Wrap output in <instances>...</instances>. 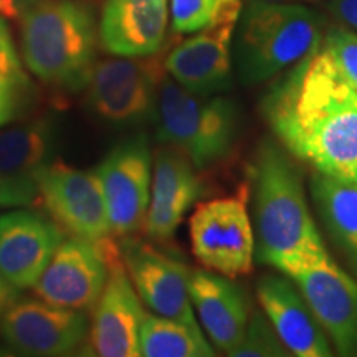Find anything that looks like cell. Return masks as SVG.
<instances>
[{"instance_id": "6da1fadb", "label": "cell", "mask_w": 357, "mask_h": 357, "mask_svg": "<svg viewBox=\"0 0 357 357\" xmlns=\"http://www.w3.org/2000/svg\"><path fill=\"white\" fill-rule=\"evenodd\" d=\"M263 114L298 160L357 184V91L321 43L280 75L263 98Z\"/></svg>"}, {"instance_id": "7a4b0ae2", "label": "cell", "mask_w": 357, "mask_h": 357, "mask_svg": "<svg viewBox=\"0 0 357 357\" xmlns=\"http://www.w3.org/2000/svg\"><path fill=\"white\" fill-rule=\"evenodd\" d=\"M257 258L287 275L329 255L306 202L300 172L273 144H263L252 167Z\"/></svg>"}, {"instance_id": "3957f363", "label": "cell", "mask_w": 357, "mask_h": 357, "mask_svg": "<svg viewBox=\"0 0 357 357\" xmlns=\"http://www.w3.org/2000/svg\"><path fill=\"white\" fill-rule=\"evenodd\" d=\"M100 22L84 0H42L22 13V55L48 86L66 93L86 88L98 63Z\"/></svg>"}, {"instance_id": "277c9868", "label": "cell", "mask_w": 357, "mask_h": 357, "mask_svg": "<svg viewBox=\"0 0 357 357\" xmlns=\"http://www.w3.org/2000/svg\"><path fill=\"white\" fill-rule=\"evenodd\" d=\"M324 17L294 2L245 0L234 33V70L243 86L271 82L319 47Z\"/></svg>"}, {"instance_id": "5b68a950", "label": "cell", "mask_w": 357, "mask_h": 357, "mask_svg": "<svg viewBox=\"0 0 357 357\" xmlns=\"http://www.w3.org/2000/svg\"><path fill=\"white\" fill-rule=\"evenodd\" d=\"M158 141L181 151L197 171H208L234 153L240 108L231 98L187 91L166 73L159 86Z\"/></svg>"}, {"instance_id": "8992f818", "label": "cell", "mask_w": 357, "mask_h": 357, "mask_svg": "<svg viewBox=\"0 0 357 357\" xmlns=\"http://www.w3.org/2000/svg\"><path fill=\"white\" fill-rule=\"evenodd\" d=\"M155 55H114L98 61L86 84V106L96 121L114 129L154 121L159 86L166 75L164 60Z\"/></svg>"}, {"instance_id": "52a82bcc", "label": "cell", "mask_w": 357, "mask_h": 357, "mask_svg": "<svg viewBox=\"0 0 357 357\" xmlns=\"http://www.w3.org/2000/svg\"><path fill=\"white\" fill-rule=\"evenodd\" d=\"M250 187L199 204L189 220L190 248L207 270L229 278L248 275L255 257V231L248 212Z\"/></svg>"}, {"instance_id": "ba28073f", "label": "cell", "mask_w": 357, "mask_h": 357, "mask_svg": "<svg viewBox=\"0 0 357 357\" xmlns=\"http://www.w3.org/2000/svg\"><path fill=\"white\" fill-rule=\"evenodd\" d=\"M95 171L105 194L111 235L124 238L144 229L153 181V153L144 134L118 142Z\"/></svg>"}, {"instance_id": "9c48e42d", "label": "cell", "mask_w": 357, "mask_h": 357, "mask_svg": "<svg viewBox=\"0 0 357 357\" xmlns=\"http://www.w3.org/2000/svg\"><path fill=\"white\" fill-rule=\"evenodd\" d=\"M287 276L300 289L337 354L357 356V281L331 255L303 263Z\"/></svg>"}, {"instance_id": "30bf717a", "label": "cell", "mask_w": 357, "mask_h": 357, "mask_svg": "<svg viewBox=\"0 0 357 357\" xmlns=\"http://www.w3.org/2000/svg\"><path fill=\"white\" fill-rule=\"evenodd\" d=\"M37 184L40 200L63 231L89 242L109 238L108 208L96 171L53 162Z\"/></svg>"}, {"instance_id": "8fae6325", "label": "cell", "mask_w": 357, "mask_h": 357, "mask_svg": "<svg viewBox=\"0 0 357 357\" xmlns=\"http://www.w3.org/2000/svg\"><path fill=\"white\" fill-rule=\"evenodd\" d=\"M108 260V280L95 305L89 346L101 357H137L141 323L146 311L119 255L109 238L101 240Z\"/></svg>"}, {"instance_id": "7c38bea8", "label": "cell", "mask_w": 357, "mask_h": 357, "mask_svg": "<svg viewBox=\"0 0 357 357\" xmlns=\"http://www.w3.org/2000/svg\"><path fill=\"white\" fill-rule=\"evenodd\" d=\"M86 334L88 318L83 311L43 300H17L0 321L3 342L24 356H70Z\"/></svg>"}, {"instance_id": "4fadbf2b", "label": "cell", "mask_w": 357, "mask_h": 357, "mask_svg": "<svg viewBox=\"0 0 357 357\" xmlns=\"http://www.w3.org/2000/svg\"><path fill=\"white\" fill-rule=\"evenodd\" d=\"M119 255L141 301L154 314L200 328L189 296L190 270L154 245L124 236Z\"/></svg>"}, {"instance_id": "5bb4252c", "label": "cell", "mask_w": 357, "mask_h": 357, "mask_svg": "<svg viewBox=\"0 0 357 357\" xmlns=\"http://www.w3.org/2000/svg\"><path fill=\"white\" fill-rule=\"evenodd\" d=\"M106 280L108 260L101 242L70 236L58 245L33 291L52 305L89 310L100 300Z\"/></svg>"}, {"instance_id": "9a60e30c", "label": "cell", "mask_w": 357, "mask_h": 357, "mask_svg": "<svg viewBox=\"0 0 357 357\" xmlns=\"http://www.w3.org/2000/svg\"><path fill=\"white\" fill-rule=\"evenodd\" d=\"M236 20L225 19L192 33L167 53L164 70L187 91L200 96L222 95L234 82V33Z\"/></svg>"}, {"instance_id": "2e32d148", "label": "cell", "mask_w": 357, "mask_h": 357, "mask_svg": "<svg viewBox=\"0 0 357 357\" xmlns=\"http://www.w3.org/2000/svg\"><path fill=\"white\" fill-rule=\"evenodd\" d=\"M63 229L33 211L0 215V273L17 289L33 288L58 245Z\"/></svg>"}, {"instance_id": "e0dca14e", "label": "cell", "mask_w": 357, "mask_h": 357, "mask_svg": "<svg viewBox=\"0 0 357 357\" xmlns=\"http://www.w3.org/2000/svg\"><path fill=\"white\" fill-rule=\"evenodd\" d=\"M199 171L181 151L160 144L153 159L151 200L144 230L149 238L164 242L176 234L187 212L202 194Z\"/></svg>"}, {"instance_id": "ac0fdd59", "label": "cell", "mask_w": 357, "mask_h": 357, "mask_svg": "<svg viewBox=\"0 0 357 357\" xmlns=\"http://www.w3.org/2000/svg\"><path fill=\"white\" fill-rule=\"evenodd\" d=\"M169 0H105L100 45L109 55L151 56L166 42Z\"/></svg>"}, {"instance_id": "d6986e66", "label": "cell", "mask_w": 357, "mask_h": 357, "mask_svg": "<svg viewBox=\"0 0 357 357\" xmlns=\"http://www.w3.org/2000/svg\"><path fill=\"white\" fill-rule=\"evenodd\" d=\"M257 300L287 349L296 357H329L328 336L296 284L266 275L257 284Z\"/></svg>"}, {"instance_id": "ffe728a7", "label": "cell", "mask_w": 357, "mask_h": 357, "mask_svg": "<svg viewBox=\"0 0 357 357\" xmlns=\"http://www.w3.org/2000/svg\"><path fill=\"white\" fill-rule=\"evenodd\" d=\"M189 296L207 337L229 354L243 339L250 318L242 289L229 276L195 270L189 276Z\"/></svg>"}, {"instance_id": "44dd1931", "label": "cell", "mask_w": 357, "mask_h": 357, "mask_svg": "<svg viewBox=\"0 0 357 357\" xmlns=\"http://www.w3.org/2000/svg\"><path fill=\"white\" fill-rule=\"evenodd\" d=\"M58 132L50 118H35L0 129V172L37 182L40 174L53 164Z\"/></svg>"}, {"instance_id": "7402d4cb", "label": "cell", "mask_w": 357, "mask_h": 357, "mask_svg": "<svg viewBox=\"0 0 357 357\" xmlns=\"http://www.w3.org/2000/svg\"><path fill=\"white\" fill-rule=\"evenodd\" d=\"M311 194L326 230L357 273V184L314 172Z\"/></svg>"}, {"instance_id": "603a6c76", "label": "cell", "mask_w": 357, "mask_h": 357, "mask_svg": "<svg viewBox=\"0 0 357 357\" xmlns=\"http://www.w3.org/2000/svg\"><path fill=\"white\" fill-rule=\"evenodd\" d=\"M139 351L144 357H212L215 351L202 329L146 312L141 323Z\"/></svg>"}, {"instance_id": "cb8c5ba5", "label": "cell", "mask_w": 357, "mask_h": 357, "mask_svg": "<svg viewBox=\"0 0 357 357\" xmlns=\"http://www.w3.org/2000/svg\"><path fill=\"white\" fill-rule=\"evenodd\" d=\"M242 0H169V19L176 35H192L225 19H238Z\"/></svg>"}, {"instance_id": "d4e9b609", "label": "cell", "mask_w": 357, "mask_h": 357, "mask_svg": "<svg viewBox=\"0 0 357 357\" xmlns=\"http://www.w3.org/2000/svg\"><path fill=\"white\" fill-rule=\"evenodd\" d=\"M230 357H289L287 349L275 328L265 316V312L255 311L248 318L245 336L238 346L229 354Z\"/></svg>"}, {"instance_id": "484cf974", "label": "cell", "mask_w": 357, "mask_h": 357, "mask_svg": "<svg viewBox=\"0 0 357 357\" xmlns=\"http://www.w3.org/2000/svg\"><path fill=\"white\" fill-rule=\"evenodd\" d=\"M321 47L333 56L337 68L357 91V32L339 24L326 26Z\"/></svg>"}, {"instance_id": "4316f807", "label": "cell", "mask_w": 357, "mask_h": 357, "mask_svg": "<svg viewBox=\"0 0 357 357\" xmlns=\"http://www.w3.org/2000/svg\"><path fill=\"white\" fill-rule=\"evenodd\" d=\"M29 79L20 73H0V129L24 114L26 101Z\"/></svg>"}, {"instance_id": "83f0119b", "label": "cell", "mask_w": 357, "mask_h": 357, "mask_svg": "<svg viewBox=\"0 0 357 357\" xmlns=\"http://www.w3.org/2000/svg\"><path fill=\"white\" fill-rule=\"evenodd\" d=\"M38 197V184L0 172V208L32 207Z\"/></svg>"}, {"instance_id": "f1b7e54d", "label": "cell", "mask_w": 357, "mask_h": 357, "mask_svg": "<svg viewBox=\"0 0 357 357\" xmlns=\"http://www.w3.org/2000/svg\"><path fill=\"white\" fill-rule=\"evenodd\" d=\"M22 65L13 45L10 29L3 15H0V73H20Z\"/></svg>"}, {"instance_id": "f546056e", "label": "cell", "mask_w": 357, "mask_h": 357, "mask_svg": "<svg viewBox=\"0 0 357 357\" xmlns=\"http://www.w3.org/2000/svg\"><path fill=\"white\" fill-rule=\"evenodd\" d=\"M328 8L339 25L357 32V0H331Z\"/></svg>"}, {"instance_id": "4dcf8cb0", "label": "cell", "mask_w": 357, "mask_h": 357, "mask_svg": "<svg viewBox=\"0 0 357 357\" xmlns=\"http://www.w3.org/2000/svg\"><path fill=\"white\" fill-rule=\"evenodd\" d=\"M19 291L20 289H17L12 283H8V281L3 278V275L0 273V321H2L3 314H6L8 307L19 300Z\"/></svg>"}, {"instance_id": "1f68e13d", "label": "cell", "mask_w": 357, "mask_h": 357, "mask_svg": "<svg viewBox=\"0 0 357 357\" xmlns=\"http://www.w3.org/2000/svg\"><path fill=\"white\" fill-rule=\"evenodd\" d=\"M7 2L15 8L17 15H22V13L29 10V8H32L33 6H37L38 2H42V0H7Z\"/></svg>"}, {"instance_id": "d6a6232c", "label": "cell", "mask_w": 357, "mask_h": 357, "mask_svg": "<svg viewBox=\"0 0 357 357\" xmlns=\"http://www.w3.org/2000/svg\"><path fill=\"white\" fill-rule=\"evenodd\" d=\"M0 15L7 17V19H15V17H19L17 15L15 8H13L7 0H0Z\"/></svg>"}, {"instance_id": "836d02e7", "label": "cell", "mask_w": 357, "mask_h": 357, "mask_svg": "<svg viewBox=\"0 0 357 357\" xmlns=\"http://www.w3.org/2000/svg\"><path fill=\"white\" fill-rule=\"evenodd\" d=\"M270 2H294V0H270Z\"/></svg>"}, {"instance_id": "e575fe53", "label": "cell", "mask_w": 357, "mask_h": 357, "mask_svg": "<svg viewBox=\"0 0 357 357\" xmlns=\"http://www.w3.org/2000/svg\"><path fill=\"white\" fill-rule=\"evenodd\" d=\"M310 2H319V0H310Z\"/></svg>"}]
</instances>
